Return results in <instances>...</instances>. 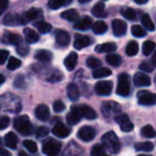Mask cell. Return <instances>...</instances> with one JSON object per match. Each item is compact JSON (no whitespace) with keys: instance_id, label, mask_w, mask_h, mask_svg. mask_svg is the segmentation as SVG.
Returning a JSON list of instances; mask_svg holds the SVG:
<instances>
[{"instance_id":"6da1fadb","label":"cell","mask_w":156,"mask_h":156,"mask_svg":"<svg viewBox=\"0 0 156 156\" xmlns=\"http://www.w3.org/2000/svg\"><path fill=\"white\" fill-rule=\"evenodd\" d=\"M21 111V100L19 97L6 93L0 96V112L18 113Z\"/></svg>"},{"instance_id":"7a4b0ae2","label":"cell","mask_w":156,"mask_h":156,"mask_svg":"<svg viewBox=\"0 0 156 156\" xmlns=\"http://www.w3.org/2000/svg\"><path fill=\"white\" fill-rule=\"evenodd\" d=\"M101 144L102 147L104 150H106L108 153L116 154L120 152L121 150V144L120 141L115 134L114 132L111 131L106 133L102 137H101Z\"/></svg>"},{"instance_id":"3957f363","label":"cell","mask_w":156,"mask_h":156,"mask_svg":"<svg viewBox=\"0 0 156 156\" xmlns=\"http://www.w3.org/2000/svg\"><path fill=\"white\" fill-rule=\"evenodd\" d=\"M14 127L23 136H28L33 133V125L27 115H22L15 118Z\"/></svg>"},{"instance_id":"277c9868","label":"cell","mask_w":156,"mask_h":156,"mask_svg":"<svg viewBox=\"0 0 156 156\" xmlns=\"http://www.w3.org/2000/svg\"><path fill=\"white\" fill-rule=\"evenodd\" d=\"M61 147V142L53 138H48L42 144V152L47 156H58Z\"/></svg>"},{"instance_id":"5b68a950","label":"cell","mask_w":156,"mask_h":156,"mask_svg":"<svg viewBox=\"0 0 156 156\" xmlns=\"http://www.w3.org/2000/svg\"><path fill=\"white\" fill-rule=\"evenodd\" d=\"M121 112H122V107L116 101H105L101 106L102 115L106 119H112V118L115 119L116 116L121 114Z\"/></svg>"},{"instance_id":"8992f818","label":"cell","mask_w":156,"mask_h":156,"mask_svg":"<svg viewBox=\"0 0 156 156\" xmlns=\"http://www.w3.org/2000/svg\"><path fill=\"white\" fill-rule=\"evenodd\" d=\"M131 91V82H130V76L123 72L120 74L118 78V86L116 90V93L122 97L129 96Z\"/></svg>"},{"instance_id":"52a82bcc","label":"cell","mask_w":156,"mask_h":156,"mask_svg":"<svg viewBox=\"0 0 156 156\" xmlns=\"http://www.w3.org/2000/svg\"><path fill=\"white\" fill-rule=\"evenodd\" d=\"M3 24L7 27H16L25 25L27 22L25 20L24 14H7L3 19Z\"/></svg>"},{"instance_id":"ba28073f","label":"cell","mask_w":156,"mask_h":156,"mask_svg":"<svg viewBox=\"0 0 156 156\" xmlns=\"http://www.w3.org/2000/svg\"><path fill=\"white\" fill-rule=\"evenodd\" d=\"M113 88V83L111 80H101L95 84V91L100 96H109Z\"/></svg>"},{"instance_id":"9c48e42d","label":"cell","mask_w":156,"mask_h":156,"mask_svg":"<svg viewBox=\"0 0 156 156\" xmlns=\"http://www.w3.org/2000/svg\"><path fill=\"white\" fill-rule=\"evenodd\" d=\"M139 104L144 106H153L156 102V96L154 93H152L147 90L139 91L137 94Z\"/></svg>"},{"instance_id":"30bf717a","label":"cell","mask_w":156,"mask_h":156,"mask_svg":"<svg viewBox=\"0 0 156 156\" xmlns=\"http://www.w3.org/2000/svg\"><path fill=\"white\" fill-rule=\"evenodd\" d=\"M96 136V131L90 126H83L78 132V137L86 143L92 141Z\"/></svg>"},{"instance_id":"8fae6325","label":"cell","mask_w":156,"mask_h":156,"mask_svg":"<svg viewBox=\"0 0 156 156\" xmlns=\"http://www.w3.org/2000/svg\"><path fill=\"white\" fill-rule=\"evenodd\" d=\"M82 147L75 141H70L62 152V156H78L82 154Z\"/></svg>"},{"instance_id":"7c38bea8","label":"cell","mask_w":156,"mask_h":156,"mask_svg":"<svg viewBox=\"0 0 156 156\" xmlns=\"http://www.w3.org/2000/svg\"><path fill=\"white\" fill-rule=\"evenodd\" d=\"M75 109L79 112V113L80 114L81 117H85L88 120H95L98 117L97 112L90 107L84 105V104H80V105H74Z\"/></svg>"},{"instance_id":"4fadbf2b","label":"cell","mask_w":156,"mask_h":156,"mask_svg":"<svg viewBox=\"0 0 156 156\" xmlns=\"http://www.w3.org/2000/svg\"><path fill=\"white\" fill-rule=\"evenodd\" d=\"M24 17L27 24L30 21H40V19L43 18V10L40 8L32 7L24 14Z\"/></svg>"},{"instance_id":"5bb4252c","label":"cell","mask_w":156,"mask_h":156,"mask_svg":"<svg viewBox=\"0 0 156 156\" xmlns=\"http://www.w3.org/2000/svg\"><path fill=\"white\" fill-rule=\"evenodd\" d=\"M55 37H56V43L59 47L65 48L69 46L70 42V36L67 31L62 29H58L55 31Z\"/></svg>"},{"instance_id":"9a60e30c","label":"cell","mask_w":156,"mask_h":156,"mask_svg":"<svg viewBox=\"0 0 156 156\" xmlns=\"http://www.w3.org/2000/svg\"><path fill=\"white\" fill-rule=\"evenodd\" d=\"M113 34L116 37H122L125 35L127 31V24L123 20L121 19H114L112 23Z\"/></svg>"},{"instance_id":"2e32d148","label":"cell","mask_w":156,"mask_h":156,"mask_svg":"<svg viewBox=\"0 0 156 156\" xmlns=\"http://www.w3.org/2000/svg\"><path fill=\"white\" fill-rule=\"evenodd\" d=\"M133 82L137 87H149L151 85V78L143 72H137L134 75Z\"/></svg>"},{"instance_id":"e0dca14e","label":"cell","mask_w":156,"mask_h":156,"mask_svg":"<svg viewBox=\"0 0 156 156\" xmlns=\"http://www.w3.org/2000/svg\"><path fill=\"white\" fill-rule=\"evenodd\" d=\"M52 133L58 138H66L70 134V129H69L62 122H58L52 129Z\"/></svg>"},{"instance_id":"ac0fdd59","label":"cell","mask_w":156,"mask_h":156,"mask_svg":"<svg viewBox=\"0 0 156 156\" xmlns=\"http://www.w3.org/2000/svg\"><path fill=\"white\" fill-rule=\"evenodd\" d=\"M35 115L39 121H42V122L48 121L50 116V112H49L48 107L45 104L38 105L35 110Z\"/></svg>"},{"instance_id":"d6986e66","label":"cell","mask_w":156,"mask_h":156,"mask_svg":"<svg viewBox=\"0 0 156 156\" xmlns=\"http://www.w3.org/2000/svg\"><path fill=\"white\" fill-rule=\"evenodd\" d=\"M90 44V39L88 36L85 35H80V34H76L75 35V39H74V48L76 49H82L86 47H88Z\"/></svg>"},{"instance_id":"ffe728a7","label":"cell","mask_w":156,"mask_h":156,"mask_svg":"<svg viewBox=\"0 0 156 156\" xmlns=\"http://www.w3.org/2000/svg\"><path fill=\"white\" fill-rule=\"evenodd\" d=\"M47 80L50 83H57L61 81L64 79V75L63 73L58 70V69H50V70H47Z\"/></svg>"},{"instance_id":"44dd1931","label":"cell","mask_w":156,"mask_h":156,"mask_svg":"<svg viewBox=\"0 0 156 156\" xmlns=\"http://www.w3.org/2000/svg\"><path fill=\"white\" fill-rule=\"evenodd\" d=\"M92 19L90 16H84L80 20H77L74 24V28L78 30H88L92 27Z\"/></svg>"},{"instance_id":"7402d4cb","label":"cell","mask_w":156,"mask_h":156,"mask_svg":"<svg viewBox=\"0 0 156 156\" xmlns=\"http://www.w3.org/2000/svg\"><path fill=\"white\" fill-rule=\"evenodd\" d=\"M77 63H78V54L75 51L70 52L69 55L64 60V65L69 71H72L76 68Z\"/></svg>"},{"instance_id":"603a6c76","label":"cell","mask_w":156,"mask_h":156,"mask_svg":"<svg viewBox=\"0 0 156 156\" xmlns=\"http://www.w3.org/2000/svg\"><path fill=\"white\" fill-rule=\"evenodd\" d=\"M34 57H35V58H37L40 62H49L52 59V58H53V54L49 50L39 49V50L36 51Z\"/></svg>"},{"instance_id":"cb8c5ba5","label":"cell","mask_w":156,"mask_h":156,"mask_svg":"<svg viewBox=\"0 0 156 156\" xmlns=\"http://www.w3.org/2000/svg\"><path fill=\"white\" fill-rule=\"evenodd\" d=\"M81 116L79 113V112L75 109L74 105L71 106V111L67 115V122L69 125H75L77 123H79L81 121Z\"/></svg>"},{"instance_id":"d4e9b609","label":"cell","mask_w":156,"mask_h":156,"mask_svg":"<svg viewBox=\"0 0 156 156\" xmlns=\"http://www.w3.org/2000/svg\"><path fill=\"white\" fill-rule=\"evenodd\" d=\"M3 41L5 43L7 44H11V45H18L22 42V37L15 33H10V32H6L4 37H3Z\"/></svg>"},{"instance_id":"484cf974","label":"cell","mask_w":156,"mask_h":156,"mask_svg":"<svg viewBox=\"0 0 156 156\" xmlns=\"http://www.w3.org/2000/svg\"><path fill=\"white\" fill-rule=\"evenodd\" d=\"M23 33L25 35L26 41L28 44H34V43L37 42L38 39H39V37H38L37 33L35 30L31 29V28H28V27L25 28L24 31H23Z\"/></svg>"},{"instance_id":"4316f807","label":"cell","mask_w":156,"mask_h":156,"mask_svg":"<svg viewBox=\"0 0 156 156\" xmlns=\"http://www.w3.org/2000/svg\"><path fill=\"white\" fill-rule=\"evenodd\" d=\"M67 93H68L69 99L71 101H77L80 98V90L77 87V85L74 83H70L68 85Z\"/></svg>"},{"instance_id":"83f0119b","label":"cell","mask_w":156,"mask_h":156,"mask_svg":"<svg viewBox=\"0 0 156 156\" xmlns=\"http://www.w3.org/2000/svg\"><path fill=\"white\" fill-rule=\"evenodd\" d=\"M91 13L96 17L107 16V12L105 11V4L103 2H99V3L95 4L91 9Z\"/></svg>"},{"instance_id":"f1b7e54d","label":"cell","mask_w":156,"mask_h":156,"mask_svg":"<svg viewBox=\"0 0 156 156\" xmlns=\"http://www.w3.org/2000/svg\"><path fill=\"white\" fill-rule=\"evenodd\" d=\"M4 139H5V144L8 148L13 149V150H15L16 148L18 140H17V136L16 135L15 133L10 132V133H6Z\"/></svg>"},{"instance_id":"f546056e","label":"cell","mask_w":156,"mask_h":156,"mask_svg":"<svg viewBox=\"0 0 156 156\" xmlns=\"http://www.w3.org/2000/svg\"><path fill=\"white\" fill-rule=\"evenodd\" d=\"M61 18L69 21V22H76L79 18V13L76 9H68L60 14Z\"/></svg>"},{"instance_id":"4dcf8cb0","label":"cell","mask_w":156,"mask_h":156,"mask_svg":"<svg viewBox=\"0 0 156 156\" xmlns=\"http://www.w3.org/2000/svg\"><path fill=\"white\" fill-rule=\"evenodd\" d=\"M117 49V45L114 42H108V43H103L101 45H98L95 48V51L99 53H103V52H113Z\"/></svg>"},{"instance_id":"1f68e13d","label":"cell","mask_w":156,"mask_h":156,"mask_svg":"<svg viewBox=\"0 0 156 156\" xmlns=\"http://www.w3.org/2000/svg\"><path fill=\"white\" fill-rule=\"evenodd\" d=\"M33 26L39 31V33L41 34H47V33H49L52 29V26L47 22H44V21H37L33 24Z\"/></svg>"},{"instance_id":"d6a6232c","label":"cell","mask_w":156,"mask_h":156,"mask_svg":"<svg viewBox=\"0 0 156 156\" xmlns=\"http://www.w3.org/2000/svg\"><path fill=\"white\" fill-rule=\"evenodd\" d=\"M134 147L137 151L140 152H152L154 149V145L151 142H144V143H136Z\"/></svg>"},{"instance_id":"836d02e7","label":"cell","mask_w":156,"mask_h":156,"mask_svg":"<svg viewBox=\"0 0 156 156\" xmlns=\"http://www.w3.org/2000/svg\"><path fill=\"white\" fill-rule=\"evenodd\" d=\"M71 4V0H49L48 5L50 9L57 10L61 6H65Z\"/></svg>"},{"instance_id":"e575fe53","label":"cell","mask_w":156,"mask_h":156,"mask_svg":"<svg viewBox=\"0 0 156 156\" xmlns=\"http://www.w3.org/2000/svg\"><path fill=\"white\" fill-rule=\"evenodd\" d=\"M107 28H108V27H107L106 23L103 21H98L92 25V31L96 35L104 34L107 31Z\"/></svg>"},{"instance_id":"d590c367","label":"cell","mask_w":156,"mask_h":156,"mask_svg":"<svg viewBox=\"0 0 156 156\" xmlns=\"http://www.w3.org/2000/svg\"><path fill=\"white\" fill-rule=\"evenodd\" d=\"M112 75V70L108 68H99L92 72V76L95 79H102Z\"/></svg>"},{"instance_id":"8d00e7d4","label":"cell","mask_w":156,"mask_h":156,"mask_svg":"<svg viewBox=\"0 0 156 156\" xmlns=\"http://www.w3.org/2000/svg\"><path fill=\"white\" fill-rule=\"evenodd\" d=\"M139 52V45L136 41H130L126 47V54L130 57L137 55Z\"/></svg>"},{"instance_id":"74e56055","label":"cell","mask_w":156,"mask_h":156,"mask_svg":"<svg viewBox=\"0 0 156 156\" xmlns=\"http://www.w3.org/2000/svg\"><path fill=\"white\" fill-rule=\"evenodd\" d=\"M106 60L107 62L113 66V67H119L122 64V57L117 54H109L106 56Z\"/></svg>"},{"instance_id":"f35d334b","label":"cell","mask_w":156,"mask_h":156,"mask_svg":"<svg viewBox=\"0 0 156 156\" xmlns=\"http://www.w3.org/2000/svg\"><path fill=\"white\" fill-rule=\"evenodd\" d=\"M121 13L123 16V17H125L128 20H133L136 17V13L134 9H133L130 6H123L121 9Z\"/></svg>"},{"instance_id":"ab89813d","label":"cell","mask_w":156,"mask_h":156,"mask_svg":"<svg viewBox=\"0 0 156 156\" xmlns=\"http://www.w3.org/2000/svg\"><path fill=\"white\" fill-rule=\"evenodd\" d=\"M142 23H143L144 27L149 31H154L155 29V26L148 14H144L142 16Z\"/></svg>"},{"instance_id":"60d3db41","label":"cell","mask_w":156,"mask_h":156,"mask_svg":"<svg viewBox=\"0 0 156 156\" xmlns=\"http://www.w3.org/2000/svg\"><path fill=\"white\" fill-rule=\"evenodd\" d=\"M131 31H132V34L134 37H144L147 34L146 30L142 26H140V25H134V26H133Z\"/></svg>"},{"instance_id":"b9f144b4","label":"cell","mask_w":156,"mask_h":156,"mask_svg":"<svg viewBox=\"0 0 156 156\" xmlns=\"http://www.w3.org/2000/svg\"><path fill=\"white\" fill-rule=\"evenodd\" d=\"M155 48V44L154 41L151 40H147L144 43L143 45V53L145 56H149L153 53V51Z\"/></svg>"},{"instance_id":"7bdbcfd3","label":"cell","mask_w":156,"mask_h":156,"mask_svg":"<svg viewBox=\"0 0 156 156\" xmlns=\"http://www.w3.org/2000/svg\"><path fill=\"white\" fill-rule=\"evenodd\" d=\"M141 134L145 138H154L155 137V131L151 125H145L141 130Z\"/></svg>"},{"instance_id":"ee69618b","label":"cell","mask_w":156,"mask_h":156,"mask_svg":"<svg viewBox=\"0 0 156 156\" xmlns=\"http://www.w3.org/2000/svg\"><path fill=\"white\" fill-rule=\"evenodd\" d=\"M91 156H107L106 151L103 149V147L101 144H95L93 145L91 152H90Z\"/></svg>"},{"instance_id":"f6af8a7d","label":"cell","mask_w":156,"mask_h":156,"mask_svg":"<svg viewBox=\"0 0 156 156\" xmlns=\"http://www.w3.org/2000/svg\"><path fill=\"white\" fill-rule=\"evenodd\" d=\"M21 60L15 58V57H10V58L8 59V64H7V69L9 70H15L16 69H18L21 66Z\"/></svg>"},{"instance_id":"bcb514c9","label":"cell","mask_w":156,"mask_h":156,"mask_svg":"<svg viewBox=\"0 0 156 156\" xmlns=\"http://www.w3.org/2000/svg\"><path fill=\"white\" fill-rule=\"evenodd\" d=\"M86 63H87V66L90 69H99L101 66V61L100 59L96 58L95 57L88 58Z\"/></svg>"},{"instance_id":"7dc6e473","label":"cell","mask_w":156,"mask_h":156,"mask_svg":"<svg viewBox=\"0 0 156 156\" xmlns=\"http://www.w3.org/2000/svg\"><path fill=\"white\" fill-rule=\"evenodd\" d=\"M23 145L30 152V153H36L37 151V146L36 143L30 141V140H25L23 142Z\"/></svg>"},{"instance_id":"c3c4849f","label":"cell","mask_w":156,"mask_h":156,"mask_svg":"<svg viewBox=\"0 0 156 156\" xmlns=\"http://www.w3.org/2000/svg\"><path fill=\"white\" fill-rule=\"evenodd\" d=\"M29 51V48L27 44H24V43H20L16 46V52L20 55V56H26L27 55Z\"/></svg>"},{"instance_id":"681fc988","label":"cell","mask_w":156,"mask_h":156,"mask_svg":"<svg viewBox=\"0 0 156 156\" xmlns=\"http://www.w3.org/2000/svg\"><path fill=\"white\" fill-rule=\"evenodd\" d=\"M48 133H49V130H48V127L41 126V127H39L37 130V132H36V137L37 139H42V138L46 137L48 134Z\"/></svg>"},{"instance_id":"f907efd6","label":"cell","mask_w":156,"mask_h":156,"mask_svg":"<svg viewBox=\"0 0 156 156\" xmlns=\"http://www.w3.org/2000/svg\"><path fill=\"white\" fill-rule=\"evenodd\" d=\"M120 127H121V130L124 133H130L133 130L134 128V125L133 124V122L129 120L127 122H124L120 124Z\"/></svg>"},{"instance_id":"816d5d0a","label":"cell","mask_w":156,"mask_h":156,"mask_svg":"<svg viewBox=\"0 0 156 156\" xmlns=\"http://www.w3.org/2000/svg\"><path fill=\"white\" fill-rule=\"evenodd\" d=\"M14 86L19 89H24L26 87L25 83V77L24 76H17L14 81Z\"/></svg>"},{"instance_id":"f5cc1de1","label":"cell","mask_w":156,"mask_h":156,"mask_svg":"<svg viewBox=\"0 0 156 156\" xmlns=\"http://www.w3.org/2000/svg\"><path fill=\"white\" fill-rule=\"evenodd\" d=\"M65 109H66V105H65L64 102L61 101H56L53 103V110H54V112H63Z\"/></svg>"},{"instance_id":"db71d44e","label":"cell","mask_w":156,"mask_h":156,"mask_svg":"<svg viewBox=\"0 0 156 156\" xmlns=\"http://www.w3.org/2000/svg\"><path fill=\"white\" fill-rule=\"evenodd\" d=\"M10 124V119L7 116L0 117V131L6 129Z\"/></svg>"},{"instance_id":"11a10c76","label":"cell","mask_w":156,"mask_h":156,"mask_svg":"<svg viewBox=\"0 0 156 156\" xmlns=\"http://www.w3.org/2000/svg\"><path fill=\"white\" fill-rule=\"evenodd\" d=\"M140 69L144 71V72H153L154 69V67L153 65H151L149 62H143L141 65H140Z\"/></svg>"},{"instance_id":"9f6ffc18","label":"cell","mask_w":156,"mask_h":156,"mask_svg":"<svg viewBox=\"0 0 156 156\" xmlns=\"http://www.w3.org/2000/svg\"><path fill=\"white\" fill-rule=\"evenodd\" d=\"M8 56H9V53L7 50L0 49V65H3L6 61V59L8 58Z\"/></svg>"},{"instance_id":"6f0895ef","label":"cell","mask_w":156,"mask_h":156,"mask_svg":"<svg viewBox=\"0 0 156 156\" xmlns=\"http://www.w3.org/2000/svg\"><path fill=\"white\" fill-rule=\"evenodd\" d=\"M8 5V1L7 0H0V16L5 12Z\"/></svg>"},{"instance_id":"680465c9","label":"cell","mask_w":156,"mask_h":156,"mask_svg":"<svg viewBox=\"0 0 156 156\" xmlns=\"http://www.w3.org/2000/svg\"><path fill=\"white\" fill-rule=\"evenodd\" d=\"M0 156H11V154L5 149H0Z\"/></svg>"},{"instance_id":"91938a15","label":"cell","mask_w":156,"mask_h":156,"mask_svg":"<svg viewBox=\"0 0 156 156\" xmlns=\"http://www.w3.org/2000/svg\"><path fill=\"white\" fill-rule=\"evenodd\" d=\"M148 2V0H135V3L138 5H143V4H146Z\"/></svg>"},{"instance_id":"94428289","label":"cell","mask_w":156,"mask_h":156,"mask_svg":"<svg viewBox=\"0 0 156 156\" xmlns=\"http://www.w3.org/2000/svg\"><path fill=\"white\" fill-rule=\"evenodd\" d=\"M156 54L155 53H154V55H153V58H152V61H153V66L154 67H155L156 66Z\"/></svg>"},{"instance_id":"6125c7cd","label":"cell","mask_w":156,"mask_h":156,"mask_svg":"<svg viewBox=\"0 0 156 156\" xmlns=\"http://www.w3.org/2000/svg\"><path fill=\"white\" fill-rule=\"evenodd\" d=\"M5 76L3 74H0V86L5 82Z\"/></svg>"},{"instance_id":"be15d7a7","label":"cell","mask_w":156,"mask_h":156,"mask_svg":"<svg viewBox=\"0 0 156 156\" xmlns=\"http://www.w3.org/2000/svg\"><path fill=\"white\" fill-rule=\"evenodd\" d=\"M18 155L19 156H28L27 155V154H26L24 151H20V152H19V154H18Z\"/></svg>"},{"instance_id":"e7e4bbea","label":"cell","mask_w":156,"mask_h":156,"mask_svg":"<svg viewBox=\"0 0 156 156\" xmlns=\"http://www.w3.org/2000/svg\"><path fill=\"white\" fill-rule=\"evenodd\" d=\"M3 141H2V138L0 137V149H3Z\"/></svg>"},{"instance_id":"03108f58","label":"cell","mask_w":156,"mask_h":156,"mask_svg":"<svg viewBox=\"0 0 156 156\" xmlns=\"http://www.w3.org/2000/svg\"><path fill=\"white\" fill-rule=\"evenodd\" d=\"M90 2V0H80V3H88Z\"/></svg>"},{"instance_id":"003e7915","label":"cell","mask_w":156,"mask_h":156,"mask_svg":"<svg viewBox=\"0 0 156 156\" xmlns=\"http://www.w3.org/2000/svg\"><path fill=\"white\" fill-rule=\"evenodd\" d=\"M138 156H152V155H147V154H140V155Z\"/></svg>"}]
</instances>
